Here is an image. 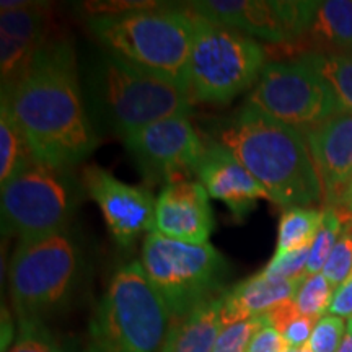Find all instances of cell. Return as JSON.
Masks as SVG:
<instances>
[{"mask_svg": "<svg viewBox=\"0 0 352 352\" xmlns=\"http://www.w3.org/2000/svg\"><path fill=\"white\" fill-rule=\"evenodd\" d=\"M321 220H323V210L310 208L285 209L277 232L276 256L311 246L320 230Z\"/></svg>", "mask_w": 352, "mask_h": 352, "instance_id": "23", "label": "cell"}, {"mask_svg": "<svg viewBox=\"0 0 352 352\" xmlns=\"http://www.w3.org/2000/svg\"><path fill=\"white\" fill-rule=\"evenodd\" d=\"M191 10L227 28L261 38L272 44H292L287 25L280 15L277 2L266 0H204L188 3Z\"/></svg>", "mask_w": 352, "mask_h": 352, "instance_id": "17", "label": "cell"}, {"mask_svg": "<svg viewBox=\"0 0 352 352\" xmlns=\"http://www.w3.org/2000/svg\"><path fill=\"white\" fill-rule=\"evenodd\" d=\"M195 13V43L189 56L188 91L192 101L227 104L256 85L266 50L253 38Z\"/></svg>", "mask_w": 352, "mask_h": 352, "instance_id": "6", "label": "cell"}, {"mask_svg": "<svg viewBox=\"0 0 352 352\" xmlns=\"http://www.w3.org/2000/svg\"><path fill=\"white\" fill-rule=\"evenodd\" d=\"M303 135L318 171L324 204L340 206L352 178V114L336 113Z\"/></svg>", "mask_w": 352, "mask_h": 352, "instance_id": "14", "label": "cell"}, {"mask_svg": "<svg viewBox=\"0 0 352 352\" xmlns=\"http://www.w3.org/2000/svg\"><path fill=\"white\" fill-rule=\"evenodd\" d=\"M96 100L120 135L175 116H188L191 96L170 78L107 52L95 70Z\"/></svg>", "mask_w": 352, "mask_h": 352, "instance_id": "7", "label": "cell"}, {"mask_svg": "<svg viewBox=\"0 0 352 352\" xmlns=\"http://www.w3.org/2000/svg\"><path fill=\"white\" fill-rule=\"evenodd\" d=\"M336 352H352V316L346 320L344 338H342L340 349H338Z\"/></svg>", "mask_w": 352, "mask_h": 352, "instance_id": "33", "label": "cell"}, {"mask_svg": "<svg viewBox=\"0 0 352 352\" xmlns=\"http://www.w3.org/2000/svg\"><path fill=\"white\" fill-rule=\"evenodd\" d=\"M245 104L302 132L341 113L328 83L297 59L264 65Z\"/></svg>", "mask_w": 352, "mask_h": 352, "instance_id": "10", "label": "cell"}, {"mask_svg": "<svg viewBox=\"0 0 352 352\" xmlns=\"http://www.w3.org/2000/svg\"><path fill=\"white\" fill-rule=\"evenodd\" d=\"M296 44L302 47V54L328 52L352 56V0L318 2L310 28Z\"/></svg>", "mask_w": 352, "mask_h": 352, "instance_id": "19", "label": "cell"}, {"mask_svg": "<svg viewBox=\"0 0 352 352\" xmlns=\"http://www.w3.org/2000/svg\"><path fill=\"white\" fill-rule=\"evenodd\" d=\"M222 296L209 298L184 318L171 320L160 352H212L222 331Z\"/></svg>", "mask_w": 352, "mask_h": 352, "instance_id": "20", "label": "cell"}, {"mask_svg": "<svg viewBox=\"0 0 352 352\" xmlns=\"http://www.w3.org/2000/svg\"><path fill=\"white\" fill-rule=\"evenodd\" d=\"M329 315L340 318H351L352 316V272L341 285L334 289L331 303L328 308Z\"/></svg>", "mask_w": 352, "mask_h": 352, "instance_id": "32", "label": "cell"}, {"mask_svg": "<svg viewBox=\"0 0 352 352\" xmlns=\"http://www.w3.org/2000/svg\"><path fill=\"white\" fill-rule=\"evenodd\" d=\"M206 188L195 179L165 184L157 197L152 232L191 245L209 243L214 214Z\"/></svg>", "mask_w": 352, "mask_h": 352, "instance_id": "13", "label": "cell"}, {"mask_svg": "<svg viewBox=\"0 0 352 352\" xmlns=\"http://www.w3.org/2000/svg\"><path fill=\"white\" fill-rule=\"evenodd\" d=\"M140 264L164 298L171 320L184 318L214 298L228 270L226 258L210 243H183L155 232L145 236Z\"/></svg>", "mask_w": 352, "mask_h": 352, "instance_id": "8", "label": "cell"}, {"mask_svg": "<svg viewBox=\"0 0 352 352\" xmlns=\"http://www.w3.org/2000/svg\"><path fill=\"white\" fill-rule=\"evenodd\" d=\"M87 26L108 52L170 78L188 90L195 43V13L189 7H155L95 13Z\"/></svg>", "mask_w": 352, "mask_h": 352, "instance_id": "3", "label": "cell"}, {"mask_svg": "<svg viewBox=\"0 0 352 352\" xmlns=\"http://www.w3.org/2000/svg\"><path fill=\"white\" fill-rule=\"evenodd\" d=\"M77 206V186L69 170L33 158L2 184L3 228L20 240L67 230Z\"/></svg>", "mask_w": 352, "mask_h": 352, "instance_id": "9", "label": "cell"}, {"mask_svg": "<svg viewBox=\"0 0 352 352\" xmlns=\"http://www.w3.org/2000/svg\"><path fill=\"white\" fill-rule=\"evenodd\" d=\"M219 142L284 209L323 201V189L302 131L248 104L220 124Z\"/></svg>", "mask_w": 352, "mask_h": 352, "instance_id": "2", "label": "cell"}, {"mask_svg": "<svg viewBox=\"0 0 352 352\" xmlns=\"http://www.w3.org/2000/svg\"><path fill=\"white\" fill-rule=\"evenodd\" d=\"M266 324L267 321L264 315L226 324L215 341L212 352H248L254 334Z\"/></svg>", "mask_w": 352, "mask_h": 352, "instance_id": "27", "label": "cell"}, {"mask_svg": "<svg viewBox=\"0 0 352 352\" xmlns=\"http://www.w3.org/2000/svg\"><path fill=\"white\" fill-rule=\"evenodd\" d=\"M333 289V285L321 272L307 276L294 297V303L303 316L320 320L321 316H324V311H328L334 292Z\"/></svg>", "mask_w": 352, "mask_h": 352, "instance_id": "25", "label": "cell"}, {"mask_svg": "<svg viewBox=\"0 0 352 352\" xmlns=\"http://www.w3.org/2000/svg\"><path fill=\"white\" fill-rule=\"evenodd\" d=\"M316 321L318 320L308 318V316H303V315H298L297 318L290 321L287 328L283 331V338L289 344V347L307 346L311 338V333H314Z\"/></svg>", "mask_w": 352, "mask_h": 352, "instance_id": "30", "label": "cell"}, {"mask_svg": "<svg viewBox=\"0 0 352 352\" xmlns=\"http://www.w3.org/2000/svg\"><path fill=\"white\" fill-rule=\"evenodd\" d=\"M82 186L96 202L120 246H131L144 232H152L157 199L148 189L122 183L98 165L83 166Z\"/></svg>", "mask_w": 352, "mask_h": 352, "instance_id": "12", "label": "cell"}, {"mask_svg": "<svg viewBox=\"0 0 352 352\" xmlns=\"http://www.w3.org/2000/svg\"><path fill=\"white\" fill-rule=\"evenodd\" d=\"M34 158L72 170L98 145L83 104L72 44L47 41L25 72L2 90Z\"/></svg>", "mask_w": 352, "mask_h": 352, "instance_id": "1", "label": "cell"}, {"mask_svg": "<svg viewBox=\"0 0 352 352\" xmlns=\"http://www.w3.org/2000/svg\"><path fill=\"white\" fill-rule=\"evenodd\" d=\"M289 344L285 342L283 334L277 333L274 328L266 324L254 334L250 342L248 352H285Z\"/></svg>", "mask_w": 352, "mask_h": 352, "instance_id": "31", "label": "cell"}, {"mask_svg": "<svg viewBox=\"0 0 352 352\" xmlns=\"http://www.w3.org/2000/svg\"><path fill=\"white\" fill-rule=\"evenodd\" d=\"M297 60L314 69L328 83L341 113L352 114V56L307 52Z\"/></svg>", "mask_w": 352, "mask_h": 352, "instance_id": "21", "label": "cell"}, {"mask_svg": "<svg viewBox=\"0 0 352 352\" xmlns=\"http://www.w3.org/2000/svg\"><path fill=\"white\" fill-rule=\"evenodd\" d=\"M303 279H283L261 271L243 283L236 284L222 296V324L236 323L254 316H263L280 303L292 300Z\"/></svg>", "mask_w": 352, "mask_h": 352, "instance_id": "18", "label": "cell"}, {"mask_svg": "<svg viewBox=\"0 0 352 352\" xmlns=\"http://www.w3.org/2000/svg\"><path fill=\"white\" fill-rule=\"evenodd\" d=\"M310 248L297 250V252H290L285 254H279V256H272L270 263L266 264L263 272L267 276L283 277V279H303L307 277V263L308 256H310Z\"/></svg>", "mask_w": 352, "mask_h": 352, "instance_id": "29", "label": "cell"}, {"mask_svg": "<svg viewBox=\"0 0 352 352\" xmlns=\"http://www.w3.org/2000/svg\"><path fill=\"white\" fill-rule=\"evenodd\" d=\"M7 352H67L43 320L19 321V333Z\"/></svg>", "mask_w": 352, "mask_h": 352, "instance_id": "26", "label": "cell"}, {"mask_svg": "<svg viewBox=\"0 0 352 352\" xmlns=\"http://www.w3.org/2000/svg\"><path fill=\"white\" fill-rule=\"evenodd\" d=\"M139 168L151 182L165 184L191 179L206 145L188 116H175L121 135Z\"/></svg>", "mask_w": 352, "mask_h": 352, "instance_id": "11", "label": "cell"}, {"mask_svg": "<svg viewBox=\"0 0 352 352\" xmlns=\"http://www.w3.org/2000/svg\"><path fill=\"white\" fill-rule=\"evenodd\" d=\"M196 176L208 195L223 202L239 219L245 217L258 201H271L266 189L219 140L206 144Z\"/></svg>", "mask_w": 352, "mask_h": 352, "instance_id": "16", "label": "cell"}, {"mask_svg": "<svg viewBox=\"0 0 352 352\" xmlns=\"http://www.w3.org/2000/svg\"><path fill=\"white\" fill-rule=\"evenodd\" d=\"M285 352H314V351H311L307 344V346H300V347H287V351Z\"/></svg>", "mask_w": 352, "mask_h": 352, "instance_id": "35", "label": "cell"}, {"mask_svg": "<svg viewBox=\"0 0 352 352\" xmlns=\"http://www.w3.org/2000/svg\"><path fill=\"white\" fill-rule=\"evenodd\" d=\"M346 333L344 318L324 315L316 321L308 347L314 352H336L340 349Z\"/></svg>", "mask_w": 352, "mask_h": 352, "instance_id": "28", "label": "cell"}, {"mask_svg": "<svg viewBox=\"0 0 352 352\" xmlns=\"http://www.w3.org/2000/svg\"><path fill=\"white\" fill-rule=\"evenodd\" d=\"M34 158L32 148L26 142L15 118L6 101L0 104V183L8 179L21 168H25Z\"/></svg>", "mask_w": 352, "mask_h": 352, "instance_id": "22", "label": "cell"}, {"mask_svg": "<svg viewBox=\"0 0 352 352\" xmlns=\"http://www.w3.org/2000/svg\"><path fill=\"white\" fill-rule=\"evenodd\" d=\"M46 7L28 2H2L0 72L2 90L10 87L47 43Z\"/></svg>", "mask_w": 352, "mask_h": 352, "instance_id": "15", "label": "cell"}, {"mask_svg": "<svg viewBox=\"0 0 352 352\" xmlns=\"http://www.w3.org/2000/svg\"><path fill=\"white\" fill-rule=\"evenodd\" d=\"M82 254L67 230L20 240L8 264V287L19 321L43 320L70 300Z\"/></svg>", "mask_w": 352, "mask_h": 352, "instance_id": "5", "label": "cell"}, {"mask_svg": "<svg viewBox=\"0 0 352 352\" xmlns=\"http://www.w3.org/2000/svg\"><path fill=\"white\" fill-rule=\"evenodd\" d=\"M340 206H344L347 210H351V212H352V178H351L349 184H347L346 192H344V196H342V201H341Z\"/></svg>", "mask_w": 352, "mask_h": 352, "instance_id": "34", "label": "cell"}, {"mask_svg": "<svg viewBox=\"0 0 352 352\" xmlns=\"http://www.w3.org/2000/svg\"><path fill=\"white\" fill-rule=\"evenodd\" d=\"M170 311L140 261L114 272L90 324V352H157L170 328Z\"/></svg>", "mask_w": 352, "mask_h": 352, "instance_id": "4", "label": "cell"}, {"mask_svg": "<svg viewBox=\"0 0 352 352\" xmlns=\"http://www.w3.org/2000/svg\"><path fill=\"white\" fill-rule=\"evenodd\" d=\"M342 232V220L336 206L323 209V220H321L320 230L316 233L314 243L310 248V256L307 263V274H318L323 271L329 254L336 246Z\"/></svg>", "mask_w": 352, "mask_h": 352, "instance_id": "24", "label": "cell"}]
</instances>
